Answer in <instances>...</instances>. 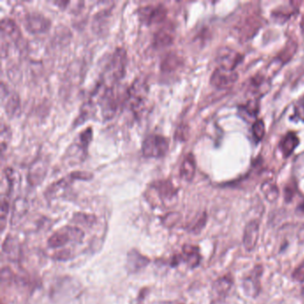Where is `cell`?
I'll return each mask as SVG.
<instances>
[{
  "mask_svg": "<svg viewBox=\"0 0 304 304\" xmlns=\"http://www.w3.org/2000/svg\"><path fill=\"white\" fill-rule=\"evenodd\" d=\"M238 74L235 72H228L217 68L211 76V84L220 89L229 88L237 80Z\"/></svg>",
  "mask_w": 304,
  "mask_h": 304,
  "instance_id": "cell-10",
  "label": "cell"
},
{
  "mask_svg": "<svg viewBox=\"0 0 304 304\" xmlns=\"http://www.w3.org/2000/svg\"><path fill=\"white\" fill-rule=\"evenodd\" d=\"M11 138V131L6 125L2 123L1 125V134H0V142H1V151L2 153L5 152V148H7Z\"/></svg>",
  "mask_w": 304,
  "mask_h": 304,
  "instance_id": "cell-30",
  "label": "cell"
},
{
  "mask_svg": "<svg viewBox=\"0 0 304 304\" xmlns=\"http://www.w3.org/2000/svg\"><path fill=\"white\" fill-rule=\"evenodd\" d=\"M50 21L38 13H29L25 15L24 25L33 33H42L46 32L50 27Z\"/></svg>",
  "mask_w": 304,
  "mask_h": 304,
  "instance_id": "cell-9",
  "label": "cell"
},
{
  "mask_svg": "<svg viewBox=\"0 0 304 304\" xmlns=\"http://www.w3.org/2000/svg\"><path fill=\"white\" fill-rule=\"evenodd\" d=\"M296 213L298 215H304V201L299 204V206L296 209Z\"/></svg>",
  "mask_w": 304,
  "mask_h": 304,
  "instance_id": "cell-40",
  "label": "cell"
},
{
  "mask_svg": "<svg viewBox=\"0 0 304 304\" xmlns=\"http://www.w3.org/2000/svg\"><path fill=\"white\" fill-rule=\"evenodd\" d=\"M269 88L270 84L266 77L263 75H256L254 78H251L248 89L254 96L261 97L263 94L267 93Z\"/></svg>",
  "mask_w": 304,
  "mask_h": 304,
  "instance_id": "cell-18",
  "label": "cell"
},
{
  "mask_svg": "<svg viewBox=\"0 0 304 304\" xmlns=\"http://www.w3.org/2000/svg\"><path fill=\"white\" fill-rule=\"evenodd\" d=\"M47 161L43 158H38L33 161L28 172V181L33 186L40 184L47 172Z\"/></svg>",
  "mask_w": 304,
  "mask_h": 304,
  "instance_id": "cell-13",
  "label": "cell"
},
{
  "mask_svg": "<svg viewBox=\"0 0 304 304\" xmlns=\"http://www.w3.org/2000/svg\"><path fill=\"white\" fill-rule=\"evenodd\" d=\"M28 203L25 199L18 198L15 200L14 204V210L11 219V224L15 225L17 224L21 219L23 218L28 211Z\"/></svg>",
  "mask_w": 304,
  "mask_h": 304,
  "instance_id": "cell-26",
  "label": "cell"
},
{
  "mask_svg": "<svg viewBox=\"0 0 304 304\" xmlns=\"http://www.w3.org/2000/svg\"><path fill=\"white\" fill-rule=\"evenodd\" d=\"M128 63L127 52L122 47L116 48L107 62L101 76L100 84L106 88L114 86L124 76Z\"/></svg>",
  "mask_w": 304,
  "mask_h": 304,
  "instance_id": "cell-1",
  "label": "cell"
},
{
  "mask_svg": "<svg viewBox=\"0 0 304 304\" xmlns=\"http://www.w3.org/2000/svg\"><path fill=\"white\" fill-rule=\"evenodd\" d=\"M1 105L9 116H14L20 109V99L16 93L10 90L5 85L1 84Z\"/></svg>",
  "mask_w": 304,
  "mask_h": 304,
  "instance_id": "cell-8",
  "label": "cell"
},
{
  "mask_svg": "<svg viewBox=\"0 0 304 304\" xmlns=\"http://www.w3.org/2000/svg\"><path fill=\"white\" fill-rule=\"evenodd\" d=\"M292 277L295 282L304 283V260L294 270L292 274Z\"/></svg>",
  "mask_w": 304,
  "mask_h": 304,
  "instance_id": "cell-36",
  "label": "cell"
},
{
  "mask_svg": "<svg viewBox=\"0 0 304 304\" xmlns=\"http://www.w3.org/2000/svg\"><path fill=\"white\" fill-rule=\"evenodd\" d=\"M260 107H259V102L257 99H252L249 100L245 105L240 106L238 107V113L239 116L246 120L247 122H255L257 119Z\"/></svg>",
  "mask_w": 304,
  "mask_h": 304,
  "instance_id": "cell-17",
  "label": "cell"
},
{
  "mask_svg": "<svg viewBox=\"0 0 304 304\" xmlns=\"http://www.w3.org/2000/svg\"><path fill=\"white\" fill-rule=\"evenodd\" d=\"M294 120L298 121H304V97L300 98L298 101L295 104L294 108Z\"/></svg>",
  "mask_w": 304,
  "mask_h": 304,
  "instance_id": "cell-33",
  "label": "cell"
},
{
  "mask_svg": "<svg viewBox=\"0 0 304 304\" xmlns=\"http://www.w3.org/2000/svg\"><path fill=\"white\" fill-rule=\"evenodd\" d=\"M297 239L299 244H304V224L303 226L301 227L297 233Z\"/></svg>",
  "mask_w": 304,
  "mask_h": 304,
  "instance_id": "cell-39",
  "label": "cell"
},
{
  "mask_svg": "<svg viewBox=\"0 0 304 304\" xmlns=\"http://www.w3.org/2000/svg\"><path fill=\"white\" fill-rule=\"evenodd\" d=\"M265 135V124L263 120H257L253 124V136L256 141H261Z\"/></svg>",
  "mask_w": 304,
  "mask_h": 304,
  "instance_id": "cell-32",
  "label": "cell"
},
{
  "mask_svg": "<svg viewBox=\"0 0 304 304\" xmlns=\"http://www.w3.org/2000/svg\"><path fill=\"white\" fill-rule=\"evenodd\" d=\"M261 190L263 192L265 198L267 199L269 203H274L279 197V189L276 182L273 180H267L263 182Z\"/></svg>",
  "mask_w": 304,
  "mask_h": 304,
  "instance_id": "cell-24",
  "label": "cell"
},
{
  "mask_svg": "<svg viewBox=\"0 0 304 304\" xmlns=\"http://www.w3.org/2000/svg\"></svg>",
  "mask_w": 304,
  "mask_h": 304,
  "instance_id": "cell-41",
  "label": "cell"
},
{
  "mask_svg": "<svg viewBox=\"0 0 304 304\" xmlns=\"http://www.w3.org/2000/svg\"><path fill=\"white\" fill-rule=\"evenodd\" d=\"M244 55L239 52L228 47L222 48L218 55L219 68L228 72H235L234 70L241 64Z\"/></svg>",
  "mask_w": 304,
  "mask_h": 304,
  "instance_id": "cell-7",
  "label": "cell"
},
{
  "mask_svg": "<svg viewBox=\"0 0 304 304\" xmlns=\"http://www.w3.org/2000/svg\"><path fill=\"white\" fill-rule=\"evenodd\" d=\"M207 222V215L205 212H203L200 216L197 218L196 221L193 223V226L190 228L189 231L193 234H199L201 233V231L203 230L204 227L206 225Z\"/></svg>",
  "mask_w": 304,
  "mask_h": 304,
  "instance_id": "cell-31",
  "label": "cell"
},
{
  "mask_svg": "<svg viewBox=\"0 0 304 304\" xmlns=\"http://www.w3.org/2000/svg\"><path fill=\"white\" fill-rule=\"evenodd\" d=\"M92 137L93 131L90 127L84 129L80 133L78 134L77 138H75V140H74V144L71 145L72 150H74V151H72V152L67 151V152H71L70 155H72V156L77 155L78 152L79 157L84 158L83 156H85L87 154L88 146L92 140Z\"/></svg>",
  "mask_w": 304,
  "mask_h": 304,
  "instance_id": "cell-12",
  "label": "cell"
},
{
  "mask_svg": "<svg viewBox=\"0 0 304 304\" xmlns=\"http://www.w3.org/2000/svg\"><path fill=\"white\" fill-rule=\"evenodd\" d=\"M153 187L156 189L161 198L171 200L177 194V189L174 188L173 184L169 180L157 181Z\"/></svg>",
  "mask_w": 304,
  "mask_h": 304,
  "instance_id": "cell-23",
  "label": "cell"
},
{
  "mask_svg": "<svg viewBox=\"0 0 304 304\" xmlns=\"http://www.w3.org/2000/svg\"><path fill=\"white\" fill-rule=\"evenodd\" d=\"M84 237V233L75 227H65L60 230L56 231L47 241L49 247H61L68 244L71 241L80 243Z\"/></svg>",
  "mask_w": 304,
  "mask_h": 304,
  "instance_id": "cell-4",
  "label": "cell"
},
{
  "mask_svg": "<svg viewBox=\"0 0 304 304\" xmlns=\"http://www.w3.org/2000/svg\"><path fill=\"white\" fill-rule=\"evenodd\" d=\"M296 50H297V43L296 42H287L285 47L282 49V51H280V53L276 56V60L278 61L282 65L286 64L295 55Z\"/></svg>",
  "mask_w": 304,
  "mask_h": 304,
  "instance_id": "cell-27",
  "label": "cell"
},
{
  "mask_svg": "<svg viewBox=\"0 0 304 304\" xmlns=\"http://www.w3.org/2000/svg\"><path fill=\"white\" fill-rule=\"evenodd\" d=\"M260 237V222L256 220L249 221L245 225L243 235V244L247 252L254 251Z\"/></svg>",
  "mask_w": 304,
  "mask_h": 304,
  "instance_id": "cell-11",
  "label": "cell"
},
{
  "mask_svg": "<svg viewBox=\"0 0 304 304\" xmlns=\"http://www.w3.org/2000/svg\"><path fill=\"white\" fill-rule=\"evenodd\" d=\"M174 36L170 29H161L154 34L153 44L156 47H165L172 44Z\"/></svg>",
  "mask_w": 304,
  "mask_h": 304,
  "instance_id": "cell-25",
  "label": "cell"
},
{
  "mask_svg": "<svg viewBox=\"0 0 304 304\" xmlns=\"http://www.w3.org/2000/svg\"><path fill=\"white\" fill-rule=\"evenodd\" d=\"M148 86L143 78L134 80L127 93V102L131 111L136 115H139L144 110L148 98Z\"/></svg>",
  "mask_w": 304,
  "mask_h": 304,
  "instance_id": "cell-2",
  "label": "cell"
},
{
  "mask_svg": "<svg viewBox=\"0 0 304 304\" xmlns=\"http://www.w3.org/2000/svg\"><path fill=\"white\" fill-rule=\"evenodd\" d=\"M150 263V260L144 256L137 250H131L128 253L127 257V267L130 273H135L148 266Z\"/></svg>",
  "mask_w": 304,
  "mask_h": 304,
  "instance_id": "cell-16",
  "label": "cell"
},
{
  "mask_svg": "<svg viewBox=\"0 0 304 304\" xmlns=\"http://www.w3.org/2000/svg\"><path fill=\"white\" fill-rule=\"evenodd\" d=\"M263 265L258 264L253 267L252 270L244 276L242 280V285L244 288L245 295L251 298L258 297L261 290H262V283L261 278L263 276Z\"/></svg>",
  "mask_w": 304,
  "mask_h": 304,
  "instance_id": "cell-5",
  "label": "cell"
},
{
  "mask_svg": "<svg viewBox=\"0 0 304 304\" xmlns=\"http://www.w3.org/2000/svg\"><path fill=\"white\" fill-rule=\"evenodd\" d=\"M295 13V11H288L286 10V6H283V8L274 10L272 12V18L274 19L276 22L279 23H285L286 20L290 18L291 15Z\"/></svg>",
  "mask_w": 304,
  "mask_h": 304,
  "instance_id": "cell-29",
  "label": "cell"
},
{
  "mask_svg": "<svg viewBox=\"0 0 304 304\" xmlns=\"http://www.w3.org/2000/svg\"><path fill=\"white\" fill-rule=\"evenodd\" d=\"M180 219H181L180 213H179V212H171V213L166 215L164 220H163V223L166 227L171 228V227L175 226L176 224L180 221Z\"/></svg>",
  "mask_w": 304,
  "mask_h": 304,
  "instance_id": "cell-35",
  "label": "cell"
},
{
  "mask_svg": "<svg viewBox=\"0 0 304 304\" xmlns=\"http://www.w3.org/2000/svg\"><path fill=\"white\" fill-rule=\"evenodd\" d=\"M260 27V20L256 17H248L245 20L240 29H237V34L239 35L241 39L247 40L250 38L253 37L257 33Z\"/></svg>",
  "mask_w": 304,
  "mask_h": 304,
  "instance_id": "cell-20",
  "label": "cell"
},
{
  "mask_svg": "<svg viewBox=\"0 0 304 304\" xmlns=\"http://www.w3.org/2000/svg\"><path fill=\"white\" fill-rule=\"evenodd\" d=\"M195 170L196 162L193 153H189L185 157L182 164L180 166V177L186 181L190 182L193 180V177L195 175Z\"/></svg>",
  "mask_w": 304,
  "mask_h": 304,
  "instance_id": "cell-21",
  "label": "cell"
},
{
  "mask_svg": "<svg viewBox=\"0 0 304 304\" xmlns=\"http://www.w3.org/2000/svg\"><path fill=\"white\" fill-rule=\"evenodd\" d=\"M180 65V58L178 55L170 53L166 55L165 58L161 62V69L163 71L174 70Z\"/></svg>",
  "mask_w": 304,
  "mask_h": 304,
  "instance_id": "cell-28",
  "label": "cell"
},
{
  "mask_svg": "<svg viewBox=\"0 0 304 304\" xmlns=\"http://www.w3.org/2000/svg\"><path fill=\"white\" fill-rule=\"evenodd\" d=\"M8 211H9V204H8V201L3 199L2 202H1V212H0V219H1V230L4 229V227H5V219L6 216L8 214Z\"/></svg>",
  "mask_w": 304,
  "mask_h": 304,
  "instance_id": "cell-37",
  "label": "cell"
},
{
  "mask_svg": "<svg viewBox=\"0 0 304 304\" xmlns=\"http://www.w3.org/2000/svg\"><path fill=\"white\" fill-rule=\"evenodd\" d=\"M182 251L184 255L183 260L189 265V267L191 268L197 267L201 262V255L198 247L195 245L186 244L183 246Z\"/></svg>",
  "mask_w": 304,
  "mask_h": 304,
  "instance_id": "cell-22",
  "label": "cell"
},
{
  "mask_svg": "<svg viewBox=\"0 0 304 304\" xmlns=\"http://www.w3.org/2000/svg\"><path fill=\"white\" fill-rule=\"evenodd\" d=\"M233 284L234 280L230 274L221 276L213 283L212 294L218 300L224 299L230 292Z\"/></svg>",
  "mask_w": 304,
  "mask_h": 304,
  "instance_id": "cell-15",
  "label": "cell"
},
{
  "mask_svg": "<svg viewBox=\"0 0 304 304\" xmlns=\"http://www.w3.org/2000/svg\"><path fill=\"white\" fill-rule=\"evenodd\" d=\"M169 150L168 139L161 136L152 134L144 139L142 153L147 158H160L164 156Z\"/></svg>",
  "mask_w": 304,
  "mask_h": 304,
  "instance_id": "cell-3",
  "label": "cell"
},
{
  "mask_svg": "<svg viewBox=\"0 0 304 304\" xmlns=\"http://www.w3.org/2000/svg\"><path fill=\"white\" fill-rule=\"evenodd\" d=\"M299 138L295 132H288L286 136H284L282 138L280 143H279V149L281 151L283 156L287 158L290 156L291 154L294 152L295 148L299 145Z\"/></svg>",
  "mask_w": 304,
  "mask_h": 304,
  "instance_id": "cell-19",
  "label": "cell"
},
{
  "mask_svg": "<svg viewBox=\"0 0 304 304\" xmlns=\"http://www.w3.org/2000/svg\"><path fill=\"white\" fill-rule=\"evenodd\" d=\"M138 17L141 23L147 25L161 23L167 16V9L162 4L141 6L138 11Z\"/></svg>",
  "mask_w": 304,
  "mask_h": 304,
  "instance_id": "cell-6",
  "label": "cell"
},
{
  "mask_svg": "<svg viewBox=\"0 0 304 304\" xmlns=\"http://www.w3.org/2000/svg\"><path fill=\"white\" fill-rule=\"evenodd\" d=\"M18 248V246L15 244L14 238H12L11 236L6 237L5 243L3 244V251L5 254L8 255H11V254L14 255V253H16V250Z\"/></svg>",
  "mask_w": 304,
  "mask_h": 304,
  "instance_id": "cell-34",
  "label": "cell"
},
{
  "mask_svg": "<svg viewBox=\"0 0 304 304\" xmlns=\"http://www.w3.org/2000/svg\"><path fill=\"white\" fill-rule=\"evenodd\" d=\"M294 191L291 186H286V189H285V199H286V202H290L292 198L294 197Z\"/></svg>",
  "mask_w": 304,
  "mask_h": 304,
  "instance_id": "cell-38",
  "label": "cell"
},
{
  "mask_svg": "<svg viewBox=\"0 0 304 304\" xmlns=\"http://www.w3.org/2000/svg\"><path fill=\"white\" fill-rule=\"evenodd\" d=\"M1 34L6 36L16 44H22L23 35L16 23L12 19L3 18L1 20Z\"/></svg>",
  "mask_w": 304,
  "mask_h": 304,
  "instance_id": "cell-14",
  "label": "cell"
}]
</instances>
